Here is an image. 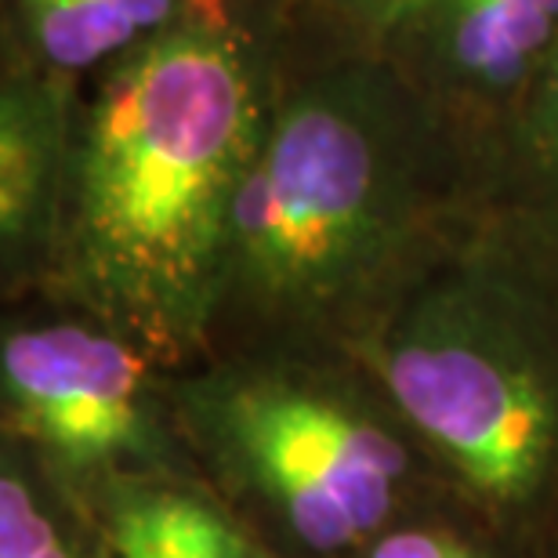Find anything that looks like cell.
Instances as JSON below:
<instances>
[{"instance_id": "6da1fadb", "label": "cell", "mask_w": 558, "mask_h": 558, "mask_svg": "<svg viewBox=\"0 0 558 558\" xmlns=\"http://www.w3.org/2000/svg\"><path fill=\"white\" fill-rule=\"evenodd\" d=\"M486 207L483 171L385 54L279 65L207 360H363Z\"/></svg>"}, {"instance_id": "7a4b0ae2", "label": "cell", "mask_w": 558, "mask_h": 558, "mask_svg": "<svg viewBox=\"0 0 558 558\" xmlns=\"http://www.w3.org/2000/svg\"><path fill=\"white\" fill-rule=\"evenodd\" d=\"M276 84L251 0L199 11L92 76L40 294L95 312L167 371L204 363L232 210Z\"/></svg>"}, {"instance_id": "3957f363", "label": "cell", "mask_w": 558, "mask_h": 558, "mask_svg": "<svg viewBox=\"0 0 558 558\" xmlns=\"http://www.w3.org/2000/svg\"><path fill=\"white\" fill-rule=\"evenodd\" d=\"M442 483L558 558V247L486 207L363 355Z\"/></svg>"}, {"instance_id": "277c9868", "label": "cell", "mask_w": 558, "mask_h": 558, "mask_svg": "<svg viewBox=\"0 0 558 558\" xmlns=\"http://www.w3.org/2000/svg\"><path fill=\"white\" fill-rule=\"evenodd\" d=\"M167 396L199 483L272 558H352L450 489L363 360H204Z\"/></svg>"}, {"instance_id": "5b68a950", "label": "cell", "mask_w": 558, "mask_h": 558, "mask_svg": "<svg viewBox=\"0 0 558 558\" xmlns=\"http://www.w3.org/2000/svg\"><path fill=\"white\" fill-rule=\"evenodd\" d=\"M167 377L95 312L48 294L11 301L0 316V439L26 446L70 500L131 478L199 483Z\"/></svg>"}, {"instance_id": "8992f818", "label": "cell", "mask_w": 558, "mask_h": 558, "mask_svg": "<svg viewBox=\"0 0 558 558\" xmlns=\"http://www.w3.org/2000/svg\"><path fill=\"white\" fill-rule=\"evenodd\" d=\"M558 54V0H421L385 59L453 131L494 193L500 149Z\"/></svg>"}, {"instance_id": "52a82bcc", "label": "cell", "mask_w": 558, "mask_h": 558, "mask_svg": "<svg viewBox=\"0 0 558 558\" xmlns=\"http://www.w3.org/2000/svg\"><path fill=\"white\" fill-rule=\"evenodd\" d=\"M81 84L0 62V298L40 294L70 182Z\"/></svg>"}, {"instance_id": "ba28073f", "label": "cell", "mask_w": 558, "mask_h": 558, "mask_svg": "<svg viewBox=\"0 0 558 558\" xmlns=\"http://www.w3.org/2000/svg\"><path fill=\"white\" fill-rule=\"evenodd\" d=\"M221 4L229 0H4L0 62L84 87L131 51Z\"/></svg>"}, {"instance_id": "9c48e42d", "label": "cell", "mask_w": 558, "mask_h": 558, "mask_svg": "<svg viewBox=\"0 0 558 558\" xmlns=\"http://www.w3.org/2000/svg\"><path fill=\"white\" fill-rule=\"evenodd\" d=\"M417 4L421 0H251L269 29L279 65L385 54Z\"/></svg>"}, {"instance_id": "30bf717a", "label": "cell", "mask_w": 558, "mask_h": 558, "mask_svg": "<svg viewBox=\"0 0 558 558\" xmlns=\"http://www.w3.org/2000/svg\"><path fill=\"white\" fill-rule=\"evenodd\" d=\"M489 207L530 221L558 247V54L500 149Z\"/></svg>"}, {"instance_id": "8fae6325", "label": "cell", "mask_w": 558, "mask_h": 558, "mask_svg": "<svg viewBox=\"0 0 558 558\" xmlns=\"http://www.w3.org/2000/svg\"><path fill=\"white\" fill-rule=\"evenodd\" d=\"M0 558H76V508L11 439H0Z\"/></svg>"}, {"instance_id": "7c38bea8", "label": "cell", "mask_w": 558, "mask_h": 558, "mask_svg": "<svg viewBox=\"0 0 558 558\" xmlns=\"http://www.w3.org/2000/svg\"><path fill=\"white\" fill-rule=\"evenodd\" d=\"M352 558H533L483 511L442 489L363 544Z\"/></svg>"}, {"instance_id": "4fadbf2b", "label": "cell", "mask_w": 558, "mask_h": 558, "mask_svg": "<svg viewBox=\"0 0 558 558\" xmlns=\"http://www.w3.org/2000/svg\"><path fill=\"white\" fill-rule=\"evenodd\" d=\"M70 505H73V500H70ZM76 558H117L113 551L106 548V541L98 537V530L87 522V515L81 508H76Z\"/></svg>"}, {"instance_id": "5bb4252c", "label": "cell", "mask_w": 558, "mask_h": 558, "mask_svg": "<svg viewBox=\"0 0 558 558\" xmlns=\"http://www.w3.org/2000/svg\"><path fill=\"white\" fill-rule=\"evenodd\" d=\"M251 558H272V555H269V551H265V548H262V544H258V548H254V555H251Z\"/></svg>"}]
</instances>
